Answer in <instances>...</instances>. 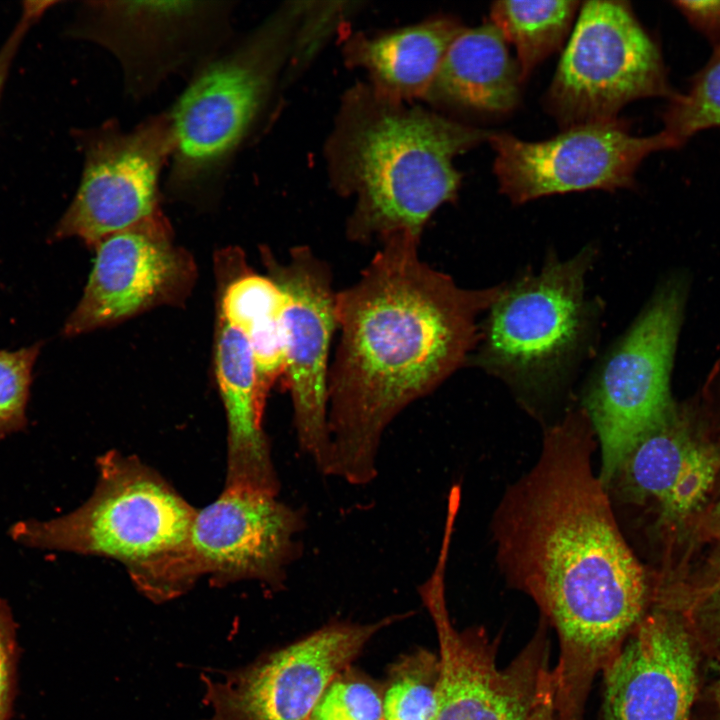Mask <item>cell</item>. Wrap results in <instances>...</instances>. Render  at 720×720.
Wrapping results in <instances>:
<instances>
[{
    "instance_id": "6da1fadb",
    "label": "cell",
    "mask_w": 720,
    "mask_h": 720,
    "mask_svg": "<svg viewBox=\"0 0 720 720\" xmlns=\"http://www.w3.org/2000/svg\"><path fill=\"white\" fill-rule=\"evenodd\" d=\"M598 447L584 408L549 426L536 463L505 491L492 519L496 560L555 629L558 720H584L592 683L651 600L645 571L594 472Z\"/></svg>"
},
{
    "instance_id": "7a4b0ae2",
    "label": "cell",
    "mask_w": 720,
    "mask_h": 720,
    "mask_svg": "<svg viewBox=\"0 0 720 720\" xmlns=\"http://www.w3.org/2000/svg\"><path fill=\"white\" fill-rule=\"evenodd\" d=\"M419 241L380 242L360 278L336 293L340 340L328 375L325 476L351 485L377 477L380 444L398 414L470 360L480 315L502 290L459 286L421 259Z\"/></svg>"
},
{
    "instance_id": "3957f363",
    "label": "cell",
    "mask_w": 720,
    "mask_h": 720,
    "mask_svg": "<svg viewBox=\"0 0 720 720\" xmlns=\"http://www.w3.org/2000/svg\"><path fill=\"white\" fill-rule=\"evenodd\" d=\"M492 133L383 96L370 85L350 89L326 146L335 188L355 200L349 239L420 238L433 213L456 197L461 174L455 157Z\"/></svg>"
},
{
    "instance_id": "277c9868",
    "label": "cell",
    "mask_w": 720,
    "mask_h": 720,
    "mask_svg": "<svg viewBox=\"0 0 720 720\" xmlns=\"http://www.w3.org/2000/svg\"><path fill=\"white\" fill-rule=\"evenodd\" d=\"M97 467L83 504L55 518L17 521L8 535L30 549L117 560L152 600L178 596L196 509L136 457L110 451Z\"/></svg>"
},
{
    "instance_id": "5b68a950",
    "label": "cell",
    "mask_w": 720,
    "mask_h": 720,
    "mask_svg": "<svg viewBox=\"0 0 720 720\" xmlns=\"http://www.w3.org/2000/svg\"><path fill=\"white\" fill-rule=\"evenodd\" d=\"M301 10L298 4L281 8L194 71L168 111L174 137L166 181L171 194L202 196L223 183L293 50Z\"/></svg>"
},
{
    "instance_id": "8992f818",
    "label": "cell",
    "mask_w": 720,
    "mask_h": 720,
    "mask_svg": "<svg viewBox=\"0 0 720 720\" xmlns=\"http://www.w3.org/2000/svg\"><path fill=\"white\" fill-rule=\"evenodd\" d=\"M595 249L569 259L551 255L537 272L503 283L480 323L470 360L520 396L556 388L579 360L598 312L586 293Z\"/></svg>"
},
{
    "instance_id": "52a82bcc",
    "label": "cell",
    "mask_w": 720,
    "mask_h": 720,
    "mask_svg": "<svg viewBox=\"0 0 720 720\" xmlns=\"http://www.w3.org/2000/svg\"><path fill=\"white\" fill-rule=\"evenodd\" d=\"M680 280L660 287L602 360L583 400L608 489L620 464L672 414L669 376L684 307Z\"/></svg>"
},
{
    "instance_id": "ba28073f",
    "label": "cell",
    "mask_w": 720,
    "mask_h": 720,
    "mask_svg": "<svg viewBox=\"0 0 720 720\" xmlns=\"http://www.w3.org/2000/svg\"><path fill=\"white\" fill-rule=\"evenodd\" d=\"M657 42L628 2L588 1L545 96L564 128L617 120L642 98L675 95Z\"/></svg>"
},
{
    "instance_id": "9c48e42d",
    "label": "cell",
    "mask_w": 720,
    "mask_h": 720,
    "mask_svg": "<svg viewBox=\"0 0 720 720\" xmlns=\"http://www.w3.org/2000/svg\"><path fill=\"white\" fill-rule=\"evenodd\" d=\"M449 550L440 548L434 569L418 587L439 645L440 674L434 720H532L553 681L542 625L506 668L497 665V641L482 628L458 630L445 595Z\"/></svg>"
},
{
    "instance_id": "30bf717a",
    "label": "cell",
    "mask_w": 720,
    "mask_h": 720,
    "mask_svg": "<svg viewBox=\"0 0 720 720\" xmlns=\"http://www.w3.org/2000/svg\"><path fill=\"white\" fill-rule=\"evenodd\" d=\"M74 136L84 156L83 170L52 239L75 237L96 246L161 213L160 177L174 148L168 111L131 130L111 119Z\"/></svg>"
},
{
    "instance_id": "8fae6325",
    "label": "cell",
    "mask_w": 720,
    "mask_h": 720,
    "mask_svg": "<svg viewBox=\"0 0 720 720\" xmlns=\"http://www.w3.org/2000/svg\"><path fill=\"white\" fill-rule=\"evenodd\" d=\"M231 11V2L88 1L70 33L110 50L127 92L140 98L171 73L197 69L220 52Z\"/></svg>"
},
{
    "instance_id": "7c38bea8",
    "label": "cell",
    "mask_w": 720,
    "mask_h": 720,
    "mask_svg": "<svg viewBox=\"0 0 720 720\" xmlns=\"http://www.w3.org/2000/svg\"><path fill=\"white\" fill-rule=\"evenodd\" d=\"M488 141L500 191L515 204L553 194L631 188L645 158L678 149L663 130L636 136L619 119L570 127L543 141L508 133H492Z\"/></svg>"
},
{
    "instance_id": "4fadbf2b",
    "label": "cell",
    "mask_w": 720,
    "mask_h": 720,
    "mask_svg": "<svg viewBox=\"0 0 720 720\" xmlns=\"http://www.w3.org/2000/svg\"><path fill=\"white\" fill-rule=\"evenodd\" d=\"M401 616L325 625L217 680L205 677L208 720H309L331 682L378 631Z\"/></svg>"
},
{
    "instance_id": "5bb4252c",
    "label": "cell",
    "mask_w": 720,
    "mask_h": 720,
    "mask_svg": "<svg viewBox=\"0 0 720 720\" xmlns=\"http://www.w3.org/2000/svg\"><path fill=\"white\" fill-rule=\"evenodd\" d=\"M305 513L278 495L224 486L196 510L184 558L188 583L202 575L215 584L256 580L281 589L288 568L301 556Z\"/></svg>"
},
{
    "instance_id": "9a60e30c",
    "label": "cell",
    "mask_w": 720,
    "mask_h": 720,
    "mask_svg": "<svg viewBox=\"0 0 720 720\" xmlns=\"http://www.w3.org/2000/svg\"><path fill=\"white\" fill-rule=\"evenodd\" d=\"M263 256L269 277L284 295L283 377L291 396L297 443L325 475L330 453L328 356L337 328L331 272L306 246L291 249L286 263L270 253Z\"/></svg>"
},
{
    "instance_id": "2e32d148",
    "label": "cell",
    "mask_w": 720,
    "mask_h": 720,
    "mask_svg": "<svg viewBox=\"0 0 720 720\" xmlns=\"http://www.w3.org/2000/svg\"><path fill=\"white\" fill-rule=\"evenodd\" d=\"M96 248L82 298L64 325L65 336L175 302L191 288L194 264L183 249L173 245L161 213L104 238Z\"/></svg>"
},
{
    "instance_id": "e0dca14e",
    "label": "cell",
    "mask_w": 720,
    "mask_h": 720,
    "mask_svg": "<svg viewBox=\"0 0 720 720\" xmlns=\"http://www.w3.org/2000/svg\"><path fill=\"white\" fill-rule=\"evenodd\" d=\"M697 645L675 612L647 610L603 670L606 720H689Z\"/></svg>"
},
{
    "instance_id": "ac0fdd59",
    "label": "cell",
    "mask_w": 720,
    "mask_h": 720,
    "mask_svg": "<svg viewBox=\"0 0 720 720\" xmlns=\"http://www.w3.org/2000/svg\"><path fill=\"white\" fill-rule=\"evenodd\" d=\"M672 416L632 448L607 490L617 487L629 499L651 500L664 520L680 522L706 501L720 471V452L680 429Z\"/></svg>"
},
{
    "instance_id": "d6986e66",
    "label": "cell",
    "mask_w": 720,
    "mask_h": 720,
    "mask_svg": "<svg viewBox=\"0 0 720 720\" xmlns=\"http://www.w3.org/2000/svg\"><path fill=\"white\" fill-rule=\"evenodd\" d=\"M216 378L227 422L225 486L279 494L270 441L263 428L266 397L244 334L220 317Z\"/></svg>"
},
{
    "instance_id": "ffe728a7",
    "label": "cell",
    "mask_w": 720,
    "mask_h": 720,
    "mask_svg": "<svg viewBox=\"0 0 720 720\" xmlns=\"http://www.w3.org/2000/svg\"><path fill=\"white\" fill-rule=\"evenodd\" d=\"M522 81L507 41L489 21L464 28L453 40L426 97L454 108L503 114L518 105Z\"/></svg>"
},
{
    "instance_id": "44dd1931",
    "label": "cell",
    "mask_w": 720,
    "mask_h": 720,
    "mask_svg": "<svg viewBox=\"0 0 720 720\" xmlns=\"http://www.w3.org/2000/svg\"><path fill=\"white\" fill-rule=\"evenodd\" d=\"M464 29L437 17L375 37L356 35L345 46L349 64L364 69L379 94L407 101L426 97L453 40Z\"/></svg>"
},
{
    "instance_id": "7402d4cb",
    "label": "cell",
    "mask_w": 720,
    "mask_h": 720,
    "mask_svg": "<svg viewBox=\"0 0 720 720\" xmlns=\"http://www.w3.org/2000/svg\"><path fill=\"white\" fill-rule=\"evenodd\" d=\"M284 295L269 276L245 273L225 288L220 317L246 337L264 396L285 373Z\"/></svg>"
},
{
    "instance_id": "603a6c76",
    "label": "cell",
    "mask_w": 720,
    "mask_h": 720,
    "mask_svg": "<svg viewBox=\"0 0 720 720\" xmlns=\"http://www.w3.org/2000/svg\"><path fill=\"white\" fill-rule=\"evenodd\" d=\"M578 1H497L490 9L491 22L513 44L524 81L565 40Z\"/></svg>"
},
{
    "instance_id": "cb8c5ba5",
    "label": "cell",
    "mask_w": 720,
    "mask_h": 720,
    "mask_svg": "<svg viewBox=\"0 0 720 720\" xmlns=\"http://www.w3.org/2000/svg\"><path fill=\"white\" fill-rule=\"evenodd\" d=\"M439 674L438 656L426 649L401 656L382 689L384 720H434Z\"/></svg>"
},
{
    "instance_id": "d4e9b609",
    "label": "cell",
    "mask_w": 720,
    "mask_h": 720,
    "mask_svg": "<svg viewBox=\"0 0 720 720\" xmlns=\"http://www.w3.org/2000/svg\"><path fill=\"white\" fill-rule=\"evenodd\" d=\"M662 121V130L678 148L697 133L720 127V48L712 49L687 89L668 100Z\"/></svg>"
},
{
    "instance_id": "484cf974",
    "label": "cell",
    "mask_w": 720,
    "mask_h": 720,
    "mask_svg": "<svg viewBox=\"0 0 720 720\" xmlns=\"http://www.w3.org/2000/svg\"><path fill=\"white\" fill-rule=\"evenodd\" d=\"M309 720H384L382 689L349 667L331 682Z\"/></svg>"
},
{
    "instance_id": "4316f807",
    "label": "cell",
    "mask_w": 720,
    "mask_h": 720,
    "mask_svg": "<svg viewBox=\"0 0 720 720\" xmlns=\"http://www.w3.org/2000/svg\"><path fill=\"white\" fill-rule=\"evenodd\" d=\"M41 344L14 351L0 350V441L23 431L32 373Z\"/></svg>"
},
{
    "instance_id": "83f0119b",
    "label": "cell",
    "mask_w": 720,
    "mask_h": 720,
    "mask_svg": "<svg viewBox=\"0 0 720 720\" xmlns=\"http://www.w3.org/2000/svg\"><path fill=\"white\" fill-rule=\"evenodd\" d=\"M681 615L697 644L720 655V576L695 590Z\"/></svg>"
},
{
    "instance_id": "f1b7e54d",
    "label": "cell",
    "mask_w": 720,
    "mask_h": 720,
    "mask_svg": "<svg viewBox=\"0 0 720 720\" xmlns=\"http://www.w3.org/2000/svg\"><path fill=\"white\" fill-rule=\"evenodd\" d=\"M16 666V623L8 602L0 597V720H10Z\"/></svg>"
},
{
    "instance_id": "f546056e",
    "label": "cell",
    "mask_w": 720,
    "mask_h": 720,
    "mask_svg": "<svg viewBox=\"0 0 720 720\" xmlns=\"http://www.w3.org/2000/svg\"><path fill=\"white\" fill-rule=\"evenodd\" d=\"M54 1H29L23 8L13 30L0 48V99L12 62L29 29L44 15Z\"/></svg>"
},
{
    "instance_id": "4dcf8cb0",
    "label": "cell",
    "mask_w": 720,
    "mask_h": 720,
    "mask_svg": "<svg viewBox=\"0 0 720 720\" xmlns=\"http://www.w3.org/2000/svg\"><path fill=\"white\" fill-rule=\"evenodd\" d=\"M690 26L712 46L720 48V1H673Z\"/></svg>"
},
{
    "instance_id": "1f68e13d",
    "label": "cell",
    "mask_w": 720,
    "mask_h": 720,
    "mask_svg": "<svg viewBox=\"0 0 720 720\" xmlns=\"http://www.w3.org/2000/svg\"><path fill=\"white\" fill-rule=\"evenodd\" d=\"M554 684H550L542 695L532 720H555Z\"/></svg>"
},
{
    "instance_id": "d6a6232c",
    "label": "cell",
    "mask_w": 720,
    "mask_h": 720,
    "mask_svg": "<svg viewBox=\"0 0 720 720\" xmlns=\"http://www.w3.org/2000/svg\"><path fill=\"white\" fill-rule=\"evenodd\" d=\"M712 697L720 720V665H718L716 669V678L712 687Z\"/></svg>"
},
{
    "instance_id": "836d02e7",
    "label": "cell",
    "mask_w": 720,
    "mask_h": 720,
    "mask_svg": "<svg viewBox=\"0 0 720 720\" xmlns=\"http://www.w3.org/2000/svg\"><path fill=\"white\" fill-rule=\"evenodd\" d=\"M716 528H717V536L720 540V502L718 503L717 509H716Z\"/></svg>"
}]
</instances>
